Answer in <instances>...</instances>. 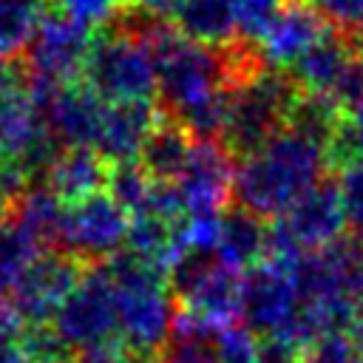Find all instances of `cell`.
I'll return each instance as SVG.
<instances>
[{
  "label": "cell",
  "mask_w": 363,
  "mask_h": 363,
  "mask_svg": "<svg viewBox=\"0 0 363 363\" xmlns=\"http://www.w3.org/2000/svg\"><path fill=\"white\" fill-rule=\"evenodd\" d=\"M329 150L295 128H284L255 153L235 162L233 199L264 221L278 218L286 207L326 176Z\"/></svg>",
  "instance_id": "cell-1"
},
{
  "label": "cell",
  "mask_w": 363,
  "mask_h": 363,
  "mask_svg": "<svg viewBox=\"0 0 363 363\" xmlns=\"http://www.w3.org/2000/svg\"><path fill=\"white\" fill-rule=\"evenodd\" d=\"M102 267L116 289L119 337L128 346L156 357L170 340L176 318L167 272L150 261L130 255L128 250H119Z\"/></svg>",
  "instance_id": "cell-2"
},
{
  "label": "cell",
  "mask_w": 363,
  "mask_h": 363,
  "mask_svg": "<svg viewBox=\"0 0 363 363\" xmlns=\"http://www.w3.org/2000/svg\"><path fill=\"white\" fill-rule=\"evenodd\" d=\"M301 96L298 82L286 68L269 65L255 79L233 88L230 108L221 130V145L238 159L255 153L289 122V113Z\"/></svg>",
  "instance_id": "cell-3"
},
{
  "label": "cell",
  "mask_w": 363,
  "mask_h": 363,
  "mask_svg": "<svg viewBox=\"0 0 363 363\" xmlns=\"http://www.w3.org/2000/svg\"><path fill=\"white\" fill-rule=\"evenodd\" d=\"M82 82L102 102H153L156 62L142 37L111 23L94 34Z\"/></svg>",
  "instance_id": "cell-4"
},
{
  "label": "cell",
  "mask_w": 363,
  "mask_h": 363,
  "mask_svg": "<svg viewBox=\"0 0 363 363\" xmlns=\"http://www.w3.org/2000/svg\"><path fill=\"white\" fill-rule=\"evenodd\" d=\"M94 34V28L54 9H45L26 51L17 60H11L20 68L28 94H43L71 82H82V68Z\"/></svg>",
  "instance_id": "cell-5"
},
{
  "label": "cell",
  "mask_w": 363,
  "mask_h": 363,
  "mask_svg": "<svg viewBox=\"0 0 363 363\" xmlns=\"http://www.w3.org/2000/svg\"><path fill=\"white\" fill-rule=\"evenodd\" d=\"M357 48H360L357 34L332 26V31L320 37L306 54H301L286 71L303 94H315L346 108L363 96Z\"/></svg>",
  "instance_id": "cell-6"
},
{
  "label": "cell",
  "mask_w": 363,
  "mask_h": 363,
  "mask_svg": "<svg viewBox=\"0 0 363 363\" xmlns=\"http://www.w3.org/2000/svg\"><path fill=\"white\" fill-rule=\"evenodd\" d=\"M51 326L71 352L113 340L119 335L116 289L102 264L85 269L82 281L54 312Z\"/></svg>",
  "instance_id": "cell-7"
},
{
  "label": "cell",
  "mask_w": 363,
  "mask_h": 363,
  "mask_svg": "<svg viewBox=\"0 0 363 363\" xmlns=\"http://www.w3.org/2000/svg\"><path fill=\"white\" fill-rule=\"evenodd\" d=\"M130 216L102 190L65 207L57 250L74 255L85 267H99L125 247Z\"/></svg>",
  "instance_id": "cell-8"
},
{
  "label": "cell",
  "mask_w": 363,
  "mask_h": 363,
  "mask_svg": "<svg viewBox=\"0 0 363 363\" xmlns=\"http://www.w3.org/2000/svg\"><path fill=\"white\" fill-rule=\"evenodd\" d=\"M85 264L62 250H43L14 281L9 292V303L23 318L26 326L31 323H51L54 312L71 295V289L82 281Z\"/></svg>",
  "instance_id": "cell-9"
},
{
  "label": "cell",
  "mask_w": 363,
  "mask_h": 363,
  "mask_svg": "<svg viewBox=\"0 0 363 363\" xmlns=\"http://www.w3.org/2000/svg\"><path fill=\"white\" fill-rule=\"evenodd\" d=\"M301 312L286 269L261 261L241 272V326L255 337H284Z\"/></svg>",
  "instance_id": "cell-10"
},
{
  "label": "cell",
  "mask_w": 363,
  "mask_h": 363,
  "mask_svg": "<svg viewBox=\"0 0 363 363\" xmlns=\"http://www.w3.org/2000/svg\"><path fill=\"white\" fill-rule=\"evenodd\" d=\"M272 221L289 235V241L301 252L332 247L335 241L343 238V230H346L337 182L323 176L318 184H312L306 193H301L286 207L284 216H278Z\"/></svg>",
  "instance_id": "cell-11"
},
{
  "label": "cell",
  "mask_w": 363,
  "mask_h": 363,
  "mask_svg": "<svg viewBox=\"0 0 363 363\" xmlns=\"http://www.w3.org/2000/svg\"><path fill=\"white\" fill-rule=\"evenodd\" d=\"M235 156L218 139H196L176 182L187 213H221L233 199Z\"/></svg>",
  "instance_id": "cell-12"
},
{
  "label": "cell",
  "mask_w": 363,
  "mask_h": 363,
  "mask_svg": "<svg viewBox=\"0 0 363 363\" xmlns=\"http://www.w3.org/2000/svg\"><path fill=\"white\" fill-rule=\"evenodd\" d=\"M31 96L62 147H94L108 102H102L85 82H71Z\"/></svg>",
  "instance_id": "cell-13"
},
{
  "label": "cell",
  "mask_w": 363,
  "mask_h": 363,
  "mask_svg": "<svg viewBox=\"0 0 363 363\" xmlns=\"http://www.w3.org/2000/svg\"><path fill=\"white\" fill-rule=\"evenodd\" d=\"M162 111L156 102H108L94 150L108 162H136L145 139L156 128Z\"/></svg>",
  "instance_id": "cell-14"
},
{
  "label": "cell",
  "mask_w": 363,
  "mask_h": 363,
  "mask_svg": "<svg viewBox=\"0 0 363 363\" xmlns=\"http://www.w3.org/2000/svg\"><path fill=\"white\" fill-rule=\"evenodd\" d=\"M332 31V23L312 3H284L258 48L269 65L289 68L301 54H306L320 37Z\"/></svg>",
  "instance_id": "cell-15"
},
{
  "label": "cell",
  "mask_w": 363,
  "mask_h": 363,
  "mask_svg": "<svg viewBox=\"0 0 363 363\" xmlns=\"http://www.w3.org/2000/svg\"><path fill=\"white\" fill-rule=\"evenodd\" d=\"M105 182L108 162L94 147H62L43 179V184L62 204H77L94 193H102Z\"/></svg>",
  "instance_id": "cell-16"
},
{
  "label": "cell",
  "mask_w": 363,
  "mask_h": 363,
  "mask_svg": "<svg viewBox=\"0 0 363 363\" xmlns=\"http://www.w3.org/2000/svg\"><path fill=\"white\" fill-rule=\"evenodd\" d=\"M267 233L269 224L250 213L241 204H227L221 213V227H218V244L216 255L221 264L244 272L267 258Z\"/></svg>",
  "instance_id": "cell-17"
},
{
  "label": "cell",
  "mask_w": 363,
  "mask_h": 363,
  "mask_svg": "<svg viewBox=\"0 0 363 363\" xmlns=\"http://www.w3.org/2000/svg\"><path fill=\"white\" fill-rule=\"evenodd\" d=\"M190 147H193V136L170 116H159L156 128L150 130V136L145 139L142 145V153H139V164L142 170L153 179V182H164V184H176L184 164H187V156H190Z\"/></svg>",
  "instance_id": "cell-18"
},
{
  "label": "cell",
  "mask_w": 363,
  "mask_h": 363,
  "mask_svg": "<svg viewBox=\"0 0 363 363\" xmlns=\"http://www.w3.org/2000/svg\"><path fill=\"white\" fill-rule=\"evenodd\" d=\"M173 20H176L173 26L184 37L201 45L218 48L238 37L233 0H184L173 14Z\"/></svg>",
  "instance_id": "cell-19"
},
{
  "label": "cell",
  "mask_w": 363,
  "mask_h": 363,
  "mask_svg": "<svg viewBox=\"0 0 363 363\" xmlns=\"http://www.w3.org/2000/svg\"><path fill=\"white\" fill-rule=\"evenodd\" d=\"M65 207L45 184L28 187L14 204H11V218L43 247V250H57L60 233H62V218Z\"/></svg>",
  "instance_id": "cell-20"
},
{
  "label": "cell",
  "mask_w": 363,
  "mask_h": 363,
  "mask_svg": "<svg viewBox=\"0 0 363 363\" xmlns=\"http://www.w3.org/2000/svg\"><path fill=\"white\" fill-rule=\"evenodd\" d=\"M45 0H0V51L11 62L34 37Z\"/></svg>",
  "instance_id": "cell-21"
},
{
  "label": "cell",
  "mask_w": 363,
  "mask_h": 363,
  "mask_svg": "<svg viewBox=\"0 0 363 363\" xmlns=\"http://www.w3.org/2000/svg\"><path fill=\"white\" fill-rule=\"evenodd\" d=\"M43 252V247L9 216L0 221V298H9L20 272Z\"/></svg>",
  "instance_id": "cell-22"
},
{
  "label": "cell",
  "mask_w": 363,
  "mask_h": 363,
  "mask_svg": "<svg viewBox=\"0 0 363 363\" xmlns=\"http://www.w3.org/2000/svg\"><path fill=\"white\" fill-rule=\"evenodd\" d=\"M329 164L354 167L363 164V96L340 108L329 136Z\"/></svg>",
  "instance_id": "cell-23"
},
{
  "label": "cell",
  "mask_w": 363,
  "mask_h": 363,
  "mask_svg": "<svg viewBox=\"0 0 363 363\" xmlns=\"http://www.w3.org/2000/svg\"><path fill=\"white\" fill-rule=\"evenodd\" d=\"M153 190V179L142 170L139 162H119V164H108V182H105V193L128 213L136 216L145 210L147 199Z\"/></svg>",
  "instance_id": "cell-24"
},
{
  "label": "cell",
  "mask_w": 363,
  "mask_h": 363,
  "mask_svg": "<svg viewBox=\"0 0 363 363\" xmlns=\"http://www.w3.org/2000/svg\"><path fill=\"white\" fill-rule=\"evenodd\" d=\"M17 349L23 352L26 363H71L74 352L62 343L51 323H31L23 326L17 337Z\"/></svg>",
  "instance_id": "cell-25"
},
{
  "label": "cell",
  "mask_w": 363,
  "mask_h": 363,
  "mask_svg": "<svg viewBox=\"0 0 363 363\" xmlns=\"http://www.w3.org/2000/svg\"><path fill=\"white\" fill-rule=\"evenodd\" d=\"M128 6L130 0H45V9H54L94 31L111 26Z\"/></svg>",
  "instance_id": "cell-26"
},
{
  "label": "cell",
  "mask_w": 363,
  "mask_h": 363,
  "mask_svg": "<svg viewBox=\"0 0 363 363\" xmlns=\"http://www.w3.org/2000/svg\"><path fill=\"white\" fill-rule=\"evenodd\" d=\"M281 6H284V0H233L238 34L258 45L261 37L267 34V28L272 26V20L278 17Z\"/></svg>",
  "instance_id": "cell-27"
},
{
  "label": "cell",
  "mask_w": 363,
  "mask_h": 363,
  "mask_svg": "<svg viewBox=\"0 0 363 363\" xmlns=\"http://www.w3.org/2000/svg\"><path fill=\"white\" fill-rule=\"evenodd\" d=\"M303 363H363L349 332H329L303 349Z\"/></svg>",
  "instance_id": "cell-28"
},
{
  "label": "cell",
  "mask_w": 363,
  "mask_h": 363,
  "mask_svg": "<svg viewBox=\"0 0 363 363\" xmlns=\"http://www.w3.org/2000/svg\"><path fill=\"white\" fill-rule=\"evenodd\" d=\"M337 187H340L346 230L352 233L354 241L363 244V164L346 167L340 182H337Z\"/></svg>",
  "instance_id": "cell-29"
},
{
  "label": "cell",
  "mask_w": 363,
  "mask_h": 363,
  "mask_svg": "<svg viewBox=\"0 0 363 363\" xmlns=\"http://www.w3.org/2000/svg\"><path fill=\"white\" fill-rule=\"evenodd\" d=\"M71 363H156V357L128 346L122 337H113V340H105V343L85 346V349L74 352Z\"/></svg>",
  "instance_id": "cell-30"
},
{
  "label": "cell",
  "mask_w": 363,
  "mask_h": 363,
  "mask_svg": "<svg viewBox=\"0 0 363 363\" xmlns=\"http://www.w3.org/2000/svg\"><path fill=\"white\" fill-rule=\"evenodd\" d=\"M156 363H218V354H216V343L210 340L170 337L156 354Z\"/></svg>",
  "instance_id": "cell-31"
},
{
  "label": "cell",
  "mask_w": 363,
  "mask_h": 363,
  "mask_svg": "<svg viewBox=\"0 0 363 363\" xmlns=\"http://www.w3.org/2000/svg\"><path fill=\"white\" fill-rule=\"evenodd\" d=\"M255 346L258 337L250 335L244 326H227L216 340L218 363H255Z\"/></svg>",
  "instance_id": "cell-32"
},
{
  "label": "cell",
  "mask_w": 363,
  "mask_h": 363,
  "mask_svg": "<svg viewBox=\"0 0 363 363\" xmlns=\"http://www.w3.org/2000/svg\"><path fill=\"white\" fill-rule=\"evenodd\" d=\"M315 9L335 28L360 37V28H363V0H315Z\"/></svg>",
  "instance_id": "cell-33"
},
{
  "label": "cell",
  "mask_w": 363,
  "mask_h": 363,
  "mask_svg": "<svg viewBox=\"0 0 363 363\" xmlns=\"http://www.w3.org/2000/svg\"><path fill=\"white\" fill-rule=\"evenodd\" d=\"M255 363H303V349L284 337H258Z\"/></svg>",
  "instance_id": "cell-34"
},
{
  "label": "cell",
  "mask_w": 363,
  "mask_h": 363,
  "mask_svg": "<svg viewBox=\"0 0 363 363\" xmlns=\"http://www.w3.org/2000/svg\"><path fill=\"white\" fill-rule=\"evenodd\" d=\"M182 3L184 0H130V6H136V9H142V11L153 14V17H162V20L173 17Z\"/></svg>",
  "instance_id": "cell-35"
},
{
  "label": "cell",
  "mask_w": 363,
  "mask_h": 363,
  "mask_svg": "<svg viewBox=\"0 0 363 363\" xmlns=\"http://www.w3.org/2000/svg\"><path fill=\"white\" fill-rule=\"evenodd\" d=\"M349 337L354 340L360 357H363V298L354 301V312H352V323H349Z\"/></svg>",
  "instance_id": "cell-36"
},
{
  "label": "cell",
  "mask_w": 363,
  "mask_h": 363,
  "mask_svg": "<svg viewBox=\"0 0 363 363\" xmlns=\"http://www.w3.org/2000/svg\"><path fill=\"white\" fill-rule=\"evenodd\" d=\"M0 363H26V357L17 349V343H6V346H0Z\"/></svg>",
  "instance_id": "cell-37"
},
{
  "label": "cell",
  "mask_w": 363,
  "mask_h": 363,
  "mask_svg": "<svg viewBox=\"0 0 363 363\" xmlns=\"http://www.w3.org/2000/svg\"><path fill=\"white\" fill-rule=\"evenodd\" d=\"M9 213H11V201H9V199L3 196V190H0V221H6Z\"/></svg>",
  "instance_id": "cell-38"
},
{
  "label": "cell",
  "mask_w": 363,
  "mask_h": 363,
  "mask_svg": "<svg viewBox=\"0 0 363 363\" xmlns=\"http://www.w3.org/2000/svg\"><path fill=\"white\" fill-rule=\"evenodd\" d=\"M357 65H360V77H363V40H360V48H357Z\"/></svg>",
  "instance_id": "cell-39"
},
{
  "label": "cell",
  "mask_w": 363,
  "mask_h": 363,
  "mask_svg": "<svg viewBox=\"0 0 363 363\" xmlns=\"http://www.w3.org/2000/svg\"><path fill=\"white\" fill-rule=\"evenodd\" d=\"M284 3H312V0H284Z\"/></svg>",
  "instance_id": "cell-40"
},
{
  "label": "cell",
  "mask_w": 363,
  "mask_h": 363,
  "mask_svg": "<svg viewBox=\"0 0 363 363\" xmlns=\"http://www.w3.org/2000/svg\"><path fill=\"white\" fill-rule=\"evenodd\" d=\"M0 65H6V57H3V51H0Z\"/></svg>",
  "instance_id": "cell-41"
},
{
  "label": "cell",
  "mask_w": 363,
  "mask_h": 363,
  "mask_svg": "<svg viewBox=\"0 0 363 363\" xmlns=\"http://www.w3.org/2000/svg\"><path fill=\"white\" fill-rule=\"evenodd\" d=\"M360 40H363V28H360Z\"/></svg>",
  "instance_id": "cell-42"
}]
</instances>
